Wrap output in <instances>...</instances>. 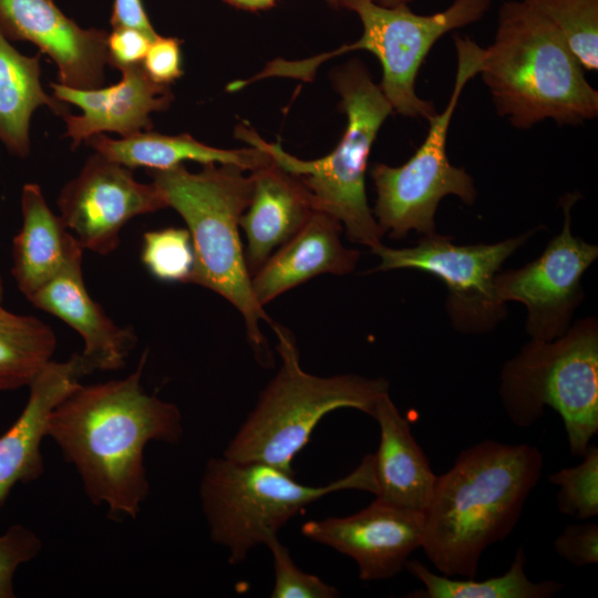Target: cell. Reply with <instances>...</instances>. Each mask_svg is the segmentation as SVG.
I'll return each instance as SVG.
<instances>
[{
	"mask_svg": "<svg viewBox=\"0 0 598 598\" xmlns=\"http://www.w3.org/2000/svg\"><path fill=\"white\" fill-rule=\"evenodd\" d=\"M3 295H4V283L0 275V306L2 305Z\"/></svg>",
	"mask_w": 598,
	"mask_h": 598,
	"instance_id": "f35d334b",
	"label": "cell"
},
{
	"mask_svg": "<svg viewBox=\"0 0 598 598\" xmlns=\"http://www.w3.org/2000/svg\"><path fill=\"white\" fill-rule=\"evenodd\" d=\"M332 82L347 125L328 155L308 161L298 158L279 144L261 138L247 124L236 127V136L265 151L279 166L299 177L312 197L315 209L338 219L349 240L373 249L382 244L384 231L368 203L365 173L375 137L393 110L359 60L337 69Z\"/></svg>",
	"mask_w": 598,
	"mask_h": 598,
	"instance_id": "5b68a950",
	"label": "cell"
},
{
	"mask_svg": "<svg viewBox=\"0 0 598 598\" xmlns=\"http://www.w3.org/2000/svg\"><path fill=\"white\" fill-rule=\"evenodd\" d=\"M90 373L78 352L62 362L50 361L28 386L29 396L22 412L0 435V507L18 483L41 477L44 471L41 444L48 436L49 417Z\"/></svg>",
	"mask_w": 598,
	"mask_h": 598,
	"instance_id": "e0dca14e",
	"label": "cell"
},
{
	"mask_svg": "<svg viewBox=\"0 0 598 598\" xmlns=\"http://www.w3.org/2000/svg\"><path fill=\"white\" fill-rule=\"evenodd\" d=\"M110 23L113 29L134 28L154 39L159 35L153 28L142 0H114Z\"/></svg>",
	"mask_w": 598,
	"mask_h": 598,
	"instance_id": "e575fe53",
	"label": "cell"
},
{
	"mask_svg": "<svg viewBox=\"0 0 598 598\" xmlns=\"http://www.w3.org/2000/svg\"><path fill=\"white\" fill-rule=\"evenodd\" d=\"M42 550L39 536L22 524L11 525L0 535V598H14V575L18 568L34 559Z\"/></svg>",
	"mask_w": 598,
	"mask_h": 598,
	"instance_id": "4dcf8cb0",
	"label": "cell"
},
{
	"mask_svg": "<svg viewBox=\"0 0 598 598\" xmlns=\"http://www.w3.org/2000/svg\"><path fill=\"white\" fill-rule=\"evenodd\" d=\"M329 6L332 8L339 9L341 8L342 0H326Z\"/></svg>",
	"mask_w": 598,
	"mask_h": 598,
	"instance_id": "74e56055",
	"label": "cell"
},
{
	"mask_svg": "<svg viewBox=\"0 0 598 598\" xmlns=\"http://www.w3.org/2000/svg\"><path fill=\"white\" fill-rule=\"evenodd\" d=\"M343 489L373 493L370 454L347 476L323 486L300 484L293 474L265 463L212 457L199 498L212 540L227 549L230 565H239L308 505Z\"/></svg>",
	"mask_w": 598,
	"mask_h": 598,
	"instance_id": "52a82bcc",
	"label": "cell"
},
{
	"mask_svg": "<svg viewBox=\"0 0 598 598\" xmlns=\"http://www.w3.org/2000/svg\"><path fill=\"white\" fill-rule=\"evenodd\" d=\"M145 351L122 379L80 383L52 411L48 436L72 464L89 499L112 517L136 518L150 494L144 450L152 441L178 443L177 405L145 392Z\"/></svg>",
	"mask_w": 598,
	"mask_h": 598,
	"instance_id": "6da1fadb",
	"label": "cell"
},
{
	"mask_svg": "<svg viewBox=\"0 0 598 598\" xmlns=\"http://www.w3.org/2000/svg\"><path fill=\"white\" fill-rule=\"evenodd\" d=\"M372 417L380 429L378 450L371 454L375 499L424 513L437 476L413 437L409 421L389 393L381 395Z\"/></svg>",
	"mask_w": 598,
	"mask_h": 598,
	"instance_id": "44dd1931",
	"label": "cell"
},
{
	"mask_svg": "<svg viewBox=\"0 0 598 598\" xmlns=\"http://www.w3.org/2000/svg\"><path fill=\"white\" fill-rule=\"evenodd\" d=\"M53 329L41 319L0 306V393L29 386L52 361Z\"/></svg>",
	"mask_w": 598,
	"mask_h": 598,
	"instance_id": "484cf974",
	"label": "cell"
},
{
	"mask_svg": "<svg viewBox=\"0 0 598 598\" xmlns=\"http://www.w3.org/2000/svg\"><path fill=\"white\" fill-rule=\"evenodd\" d=\"M0 28L9 40L31 42L47 54L59 83L83 90L104 84L109 32L81 28L54 0H0Z\"/></svg>",
	"mask_w": 598,
	"mask_h": 598,
	"instance_id": "9a60e30c",
	"label": "cell"
},
{
	"mask_svg": "<svg viewBox=\"0 0 598 598\" xmlns=\"http://www.w3.org/2000/svg\"><path fill=\"white\" fill-rule=\"evenodd\" d=\"M554 549L574 566L585 567L598 561V525L576 523L566 526L554 540Z\"/></svg>",
	"mask_w": 598,
	"mask_h": 598,
	"instance_id": "1f68e13d",
	"label": "cell"
},
{
	"mask_svg": "<svg viewBox=\"0 0 598 598\" xmlns=\"http://www.w3.org/2000/svg\"><path fill=\"white\" fill-rule=\"evenodd\" d=\"M526 556L520 545L508 570L485 580L454 579L436 575L417 559L408 560L405 569L421 581L423 589L406 595L415 598H549L564 584L557 580L532 581L525 573Z\"/></svg>",
	"mask_w": 598,
	"mask_h": 598,
	"instance_id": "d4e9b609",
	"label": "cell"
},
{
	"mask_svg": "<svg viewBox=\"0 0 598 598\" xmlns=\"http://www.w3.org/2000/svg\"><path fill=\"white\" fill-rule=\"evenodd\" d=\"M543 466L542 452L527 443L485 440L463 450L437 476L424 512L429 561L442 575L475 578L485 549L515 528Z\"/></svg>",
	"mask_w": 598,
	"mask_h": 598,
	"instance_id": "7a4b0ae2",
	"label": "cell"
},
{
	"mask_svg": "<svg viewBox=\"0 0 598 598\" xmlns=\"http://www.w3.org/2000/svg\"><path fill=\"white\" fill-rule=\"evenodd\" d=\"M496 113L515 128L545 120L579 125L598 114V91L558 29L523 0L504 1L480 73Z\"/></svg>",
	"mask_w": 598,
	"mask_h": 598,
	"instance_id": "3957f363",
	"label": "cell"
},
{
	"mask_svg": "<svg viewBox=\"0 0 598 598\" xmlns=\"http://www.w3.org/2000/svg\"><path fill=\"white\" fill-rule=\"evenodd\" d=\"M245 172L231 164H205L197 173L178 165L150 175L189 231L195 255L189 283L216 292L241 313L248 340L265 363L269 353L260 322L271 327L274 321L255 298L239 235L252 190Z\"/></svg>",
	"mask_w": 598,
	"mask_h": 598,
	"instance_id": "277c9868",
	"label": "cell"
},
{
	"mask_svg": "<svg viewBox=\"0 0 598 598\" xmlns=\"http://www.w3.org/2000/svg\"><path fill=\"white\" fill-rule=\"evenodd\" d=\"M141 260L146 270L165 282H189L195 266L187 228L167 227L144 233Z\"/></svg>",
	"mask_w": 598,
	"mask_h": 598,
	"instance_id": "83f0119b",
	"label": "cell"
},
{
	"mask_svg": "<svg viewBox=\"0 0 598 598\" xmlns=\"http://www.w3.org/2000/svg\"><path fill=\"white\" fill-rule=\"evenodd\" d=\"M301 533L353 559L360 579H388L401 573L411 554L421 548L424 513L374 499L346 517L308 520Z\"/></svg>",
	"mask_w": 598,
	"mask_h": 598,
	"instance_id": "5bb4252c",
	"label": "cell"
},
{
	"mask_svg": "<svg viewBox=\"0 0 598 598\" xmlns=\"http://www.w3.org/2000/svg\"><path fill=\"white\" fill-rule=\"evenodd\" d=\"M274 563L275 584L271 598H334L338 589L318 576L302 571L290 556L289 549L280 543L278 535L270 537L265 544Z\"/></svg>",
	"mask_w": 598,
	"mask_h": 598,
	"instance_id": "f546056e",
	"label": "cell"
},
{
	"mask_svg": "<svg viewBox=\"0 0 598 598\" xmlns=\"http://www.w3.org/2000/svg\"><path fill=\"white\" fill-rule=\"evenodd\" d=\"M342 229L338 219L315 209L306 225L251 276L258 303L265 307L319 275L352 272L360 252L343 246L340 238Z\"/></svg>",
	"mask_w": 598,
	"mask_h": 598,
	"instance_id": "d6986e66",
	"label": "cell"
},
{
	"mask_svg": "<svg viewBox=\"0 0 598 598\" xmlns=\"http://www.w3.org/2000/svg\"><path fill=\"white\" fill-rule=\"evenodd\" d=\"M83 256L75 258L28 300L65 322L83 340L81 353L91 372L123 368L137 343L132 327L114 322L90 296L82 272Z\"/></svg>",
	"mask_w": 598,
	"mask_h": 598,
	"instance_id": "ac0fdd59",
	"label": "cell"
},
{
	"mask_svg": "<svg viewBox=\"0 0 598 598\" xmlns=\"http://www.w3.org/2000/svg\"><path fill=\"white\" fill-rule=\"evenodd\" d=\"M250 202L241 216L246 237L245 260L250 277L267 259L309 220L315 212L312 197L299 177L272 158L250 172Z\"/></svg>",
	"mask_w": 598,
	"mask_h": 598,
	"instance_id": "ffe728a7",
	"label": "cell"
},
{
	"mask_svg": "<svg viewBox=\"0 0 598 598\" xmlns=\"http://www.w3.org/2000/svg\"><path fill=\"white\" fill-rule=\"evenodd\" d=\"M561 33L582 69L598 70V0H523Z\"/></svg>",
	"mask_w": 598,
	"mask_h": 598,
	"instance_id": "4316f807",
	"label": "cell"
},
{
	"mask_svg": "<svg viewBox=\"0 0 598 598\" xmlns=\"http://www.w3.org/2000/svg\"><path fill=\"white\" fill-rule=\"evenodd\" d=\"M582 461L548 476L559 487L556 499L560 514L582 522L598 515V448L589 444Z\"/></svg>",
	"mask_w": 598,
	"mask_h": 598,
	"instance_id": "f1b7e54d",
	"label": "cell"
},
{
	"mask_svg": "<svg viewBox=\"0 0 598 598\" xmlns=\"http://www.w3.org/2000/svg\"><path fill=\"white\" fill-rule=\"evenodd\" d=\"M56 205L83 249L102 256L120 246L121 231L134 217L168 207L153 182L136 181L131 168L96 152L62 187Z\"/></svg>",
	"mask_w": 598,
	"mask_h": 598,
	"instance_id": "4fadbf2b",
	"label": "cell"
},
{
	"mask_svg": "<svg viewBox=\"0 0 598 598\" xmlns=\"http://www.w3.org/2000/svg\"><path fill=\"white\" fill-rule=\"evenodd\" d=\"M40 106L62 117L69 113L65 103L44 91L40 56L20 53L0 28V142L11 154H30L31 117Z\"/></svg>",
	"mask_w": 598,
	"mask_h": 598,
	"instance_id": "cb8c5ba5",
	"label": "cell"
},
{
	"mask_svg": "<svg viewBox=\"0 0 598 598\" xmlns=\"http://www.w3.org/2000/svg\"><path fill=\"white\" fill-rule=\"evenodd\" d=\"M118 71L122 80L110 86L83 90L61 83L50 84L56 100L81 110V114L69 112L62 117L66 126L64 135L71 140L72 148L105 132L126 137L151 131V114L171 106L174 100L171 85L151 80L142 63Z\"/></svg>",
	"mask_w": 598,
	"mask_h": 598,
	"instance_id": "2e32d148",
	"label": "cell"
},
{
	"mask_svg": "<svg viewBox=\"0 0 598 598\" xmlns=\"http://www.w3.org/2000/svg\"><path fill=\"white\" fill-rule=\"evenodd\" d=\"M20 204L22 225L12 240L11 275L28 299L84 249L48 206L40 185L24 184Z\"/></svg>",
	"mask_w": 598,
	"mask_h": 598,
	"instance_id": "7402d4cb",
	"label": "cell"
},
{
	"mask_svg": "<svg viewBox=\"0 0 598 598\" xmlns=\"http://www.w3.org/2000/svg\"><path fill=\"white\" fill-rule=\"evenodd\" d=\"M457 58L454 86L445 109L430 121L427 134L415 153L400 166L377 163L371 168L377 199L372 210L391 238L410 231L436 233L435 213L447 195L472 205L477 196L473 178L451 164L446 153L450 123L466 83L482 68L484 48L468 37H454Z\"/></svg>",
	"mask_w": 598,
	"mask_h": 598,
	"instance_id": "30bf717a",
	"label": "cell"
},
{
	"mask_svg": "<svg viewBox=\"0 0 598 598\" xmlns=\"http://www.w3.org/2000/svg\"><path fill=\"white\" fill-rule=\"evenodd\" d=\"M225 3L249 12H258L271 9L278 0H223Z\"/></svg>",
	"mask_w": 598,
	"mask_h": 598,
	"instance_id": "d590c367",
	"label": "cell"
},
{
	"mask_svg": "<svg viewBox=\"0 0 598 598\" xmlns=\"http://www.w3.org/2000/svg\"><path fill=\"white\" fill-rule=\"evenodd\" d=\"M499 398L511 422L530 427L545 406L563 419L569 451L582 456L598 433V326L579 320L553 341L530 340L501 371Z\"/></svg>",
	"mask_w": 598,
	"mask_h": 598,
	"instance_id": "ba28073f",
	"label": "cell"
},
{
	"mask_svg": "<svg viewBox=\"0 0 598 598\" xmlns=\"http://www.w3.org/2000/svg\"><path fill=\"white\" fill-rule=\"evenodd\" d=\"M86 143L96 153L131 169L165 171L183 165L185 161H194L203 165L231 164L252 172L271 162V157L258 147L218 148L189 134L166 135L144 131L115 140L102 133L90 137Z\"/></svg>",
	"mask_w": 598,
	"mask_h": 598,
	"instance_id": "603a6c76",
	"label": "cell"
},
{
	"mask_svg": "<svg viewBox=\"0 0 598 598\" xmlns=\"http://www.w3.org/2000/svg\"><path fill=\"white\" fill-rule=\"evenodd\" d=\"M373 1H375L377 3L381 6L393 7L398 4H408L412 0H373Z\"/></svg>",
	"mask_w": 598,
	"mask_h": 598,
	"instance_id": "8d00e7d4",
	"label": "cell"
},
{
	"mask_svg": "<svg viewBox=\"0 0 598 598\" xmlns=\"http://www.w3.org/2000/svg\"><path fill=\"white\" fill-rule=\"evenodd\" d=\"M281 367L261 392L255 408L224 450L223 456L260 462L293 474L291 463L309 443L313 429L326 414L355 409L373 416L375 405L390 383L384 378L359 374L318 377L299 361L293 336L272 323Z\"/></svg>",
	"mask_w": 598,
	"mask_h": 598,
	"instance_id": "8992f818",
	"label": "cell"
},
{
	"mask_svg": "<svg viewBox=\"0 0 598 598\" xmlns=\"http://www.w3.org/2000/svg\"><path fill=\"white\" fill-rule=\"evenodd\" d=\"M182 41L173 37L154 39L142 61L148 78L158 84L171 85L183 75Z\"/></svg>",
	"mask_w": 598,
	"mask_h": 598,
	"instance_id": "d6a6232c",
	"label": "cell"
},
{
	"mask_svg": "<svg viewBox=\"0 0 598 598\" xmlns=\"http://www.w3.org/2000/svg\"><path fill=\"white\" fill-rule=\"evenodd\" d=\"M492 0H454L433 14L414 13L408 4L385 7L373 0H342L341 8L354 12L362 25L358 40L313 58L278 59L274 71L279 78L311 81L327 60L353 51H368L380 62L379 84L393 112L427 122L437 113L434 104L420 97L415 80L433 45L444 34L481 20Z\"/></svg>",
	"mask_w": 598,
	"mask_h": 598,
	"instance_id": "9c48e42d",
	"label": "cell"
},
{
	"mask_svg": "<svg viewBox=\"0 0 598 598\" xmlns=\"http://www.w3.org/2000/svg\"><path fill=\"white\" fill-rule=\"evenodd\" d=\"M156 39V38H155ZM154 38L134 28H116L109 32V64L117 70L142 63Z\"/></svg>",
	"mask_w": 598,
	"mask_h": 598,
	"instance_id": "836d02e7",
	"label": "cell"
},
{
	"mask_svg": "<svg viewBox=\"0 0 598 598\" xmlns=\"http://www.w3.org/2000/svg\"><path fill=\"white\" fill-rule=\"evenodd\" d=\"M534 234L529 230L494 244L456 245L451 236L425 235L416 245L371 249L380 258L373 271L416 269L441 279L447 289L446 312L463 333H485L506 317L495 290L504 261Z\"/></svg>",
	"mask_w": 598,
	"mask_h": 598,
	"instance_id": "8fae6325",
	"label": "cell"
},
{
	"mask_svg": "<svg viewBox=\"0 0 598 598\" xmlns=\"http://www.w3.org/2000/svg\"><path fill=\"white\" fill-rule=\"evenodd\" d=\"M577 194L561 198L564 225L543 252L522 268L499 271L495 290L503 302L517 301L527 309L530 339L553 341L570 327L582 301L581 278L598 257V246L571 233L570 212Z\"/></svg>",
	"mask_w": 598,
	"mask_h": 598,
	"instance_id": "7c38bea8",
	"label": "cell"
}]
</instances>
